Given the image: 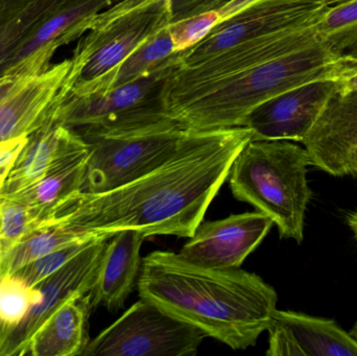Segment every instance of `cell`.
Listing matches in <instances>:
<instances>
[{
    "mask_svg": "<svg viewBox=\"0 0 357 356\" xmlns=\"http://www.w3.org/2000/svg\"><path fill=\"white\" fill-rule=\"evenodd\" d=\"M251 138L247 127L190 131L160 167L109 192L73 194L48 219L96 235L136 230L146 238H191Z\"/></svg>",
    "mask_w": 357,
    "mask_h": 356,
    "instance_id": "6da1fadb",
    "label": "cell"
},
{
    "mask_svg": "<svg viewBox=\"0 0 357 356\" xmlns=\"http://www.w3.org/2000/svg\"><path fill=\"white\" fill-rule=\"evenodd\" d=\"M136 286L140 298L233 350L255 346L278 301L274 288L256 274L202 267L169 251L142 258Z\"/></svg>",
    "mask_w": 357,
    "mask_h": 356,
    "instance_id": "7a4b0ae2",
    "label": "cell"
},
{
    "mask_svg": "<svg viewBox=\"0 0 357 356\" xmlns=\"http://www.w3.org/2000/svg\"><path fill=\"white\" fill-rule=\"evenodd\" d=\"M346 62L323 42L266 62L209 86L167 107V113L191 131L245 127L260 105L299 86L337 81Z\"/></svg>",
    "mask_w": 357,
    "mask_h": 356,
    "instance_id": "3957f363",
    "label": "cell"
},
{
    "mask_svg": "<svg viewBox=\"0 0 357 356\" xmlns=\"http://www.w3.org/2000/svg\"><path fill=\"white\" fill-rule=\"evenodd\" d=\"M305 148L287 140H253L241 148L229 173L233 196L268 215L281 238L301 244L312 192Z\"/></svg>",
    "mask_w": 357,
    "mask_h": 356,
    "instance_id": "277c9868",
    "label": "cell"
},
{
    "mask_svg": "<svg viewBox=\"0 0 357 356\" xmlns=\"http://www.w3.org/2000/svg\"><path fill=\"white\" fill-rule=\"evenodd\" d=\"M169 24V0H121L98 13L70 59V93L104 77Z\"/></svg>",
    "mask_w": 357,
    "mask_h": 356,
    "instance_id": "5b68a950",
    "label": "cell"
},
{
    "mask_svg": "<svg viewBox=\"0 0 357 356\" xmlns=\"http://www.w3.org/2000/svg\"><path fill=\"white\" fill-rule=\"evenodd\" d=\"M178 66L177 52L148 75L105 93L69 94L54 121L81 136L140 129L172 118L163 102V87Z\"/></svg>",
    "mask_w": 357,
    "mask_h": 356,
    "instance_id": "8992f818",
    "label": "cell"
},
{
    "mask_svg": "<svg viewBox=\"0 0 357 356\" xmlns=\"http://www.w3.org/2000/svg\"><path fill=\"white\" fill-rule=\"evenodd\" d=\"M190 131L169 118L131 131L82 136L89 146L82 192L100 194L139 179L169 160Z\"/></svg>",
    "mask_w": 357,
    "mask_h": 356,
    "instance_id": "52a82bcc",
    "label": "cell"
},
{
    "mask_svg": "<svg viewBox=\"0 0 357 356\" xmlns=\"http://www.w3.org/2000/svg\"><path fill=\"white\" fill-rule=\"evenodd\" d=\"M205 338L199 328L142 298L90 341L82 355L190 356Z\"/></svg>",
    "mask_w": 357,
    "mask_h": 356,
    "instance_id": "ba28073f",
    "label": "cell"
},
{
    "mask_svg": "<svg viewBox=\"0 0 357 356\" xmlns=\"http://www.w3.org/2000/svg\"><path fill=\"white\" fill-rule=\"evenodd\" d=\"M329 8L324 0H253L220 19L201 41L177 52L178 67L193 66L268 33L314 26Z\"/></svg>",
    "mask_w": 357,
    "mask_h": 356,
    "instance_id": "9c48e42d",
    "label": "cell"
},
{
    "mask_svg": "<svg viewBox=\"0 0 357 356\" xmlns=\"http://www.w3.org/2000/svg\"><path fill=\"white\" fill-rule=\"evenodd\" d=\"M71 60L50 65L46 70L17 79L0 94V144L29 137L54 121L69 95L67 81Z\"/></svg>",
    "mask_w": 357,
    "mask_h": 356,
    "instance_id": "30bf717a",
    "label": "cell"
},
{
    "mask_svg": "<svg viewBox=\"0 0 357 356\" xmlns=\"http://www.w3.org/2000/svg\"><path fill=\"white\" fill-rule=\"evenodd\" d=\"M115 0H67L59 6L37 29L0 62V79H20L46 70L61 46L82 37L92 19Z\"/></svg>",
    "mask_w": 357,
    "mask_h": 356,
    "instance_id": "8fae6325",
    "label": "cell"
},
{
    "mask_svg": "<svg viewBox=\"0 0 357 356\" xmlns=\"http://www.w3.org/2000/svg\"><path fill=\"white\" fill-rule=\"evenodd\" d=\"M273 225L274 222L259 211L202 222L178 254L202 267L238 269Z\"/></svg>",
    "mask_w": 357,
    "mask_h": 356,
    "instance_id": "7c38bea8",
    "label": "cell"
},
{
    "mask_svg": "<svg viewBox=\"0 0 357 356\" xmlns=\"http://www.w3.org/2000/svg\"><path fill=\"white\" fill-rule=\"evenodd\" d=\"M339 92L337 81H317L284 92L254 109L245 127L253 140L303 141L327 102Z\"/></svg>",
    "mask_w": 357,
    "mask_h": 356,
    "instance_id": "4fadbf2b",
    "label": "cell"
},
{
    "mask_svg": "<svg viewBox=\"0 0 357 356\" xmlns=\"http://www.w3.org/2000/svg\"><path fill=\"white\" fill-rule=\"evenodd\" d=\"M310 165L333 177L357 171V91L337 92L302 141Z\"/></svg>",
    "mask_w": 357,
    "mask_h": 356,
    "instance_id": "5bb4252c",
    "label": "cell"
},
{
    "mask_svg": "<svg viewBox=\"0 0 357 356\" xmlns=\"http://www.w3.org/2000/svg\"><path fill=\"white\" fill-rule=\"evenodd\" d=\"M110 238L92 242L66 265L36 286L39 290V301L31 307L24 321L10 336L4 356H20L33 332L60 305L75 295H87L91 292Z\"/></svg>",
    "mask_w": 357,
    "mask_h": 356,
    "instance_id": "9a60e30c",
    "label": "cell"
},
{
    "mask_svg": "<svg viewBox=\"0 0 357 356\" xmlns=\"http://www.w3.org/2000/svg\"><path fill=\"white\" fill-rule=\"evenodd\" d=\"M268 356H357V341L333 320L275 311Z\"/></svg>",
    "mask_w": 357,
    "mask_h": 356,
    "instance_id": "2e32d148",
    "label": "cell"
},
{
    "mask_svg": "<svg viewBox=\"0 0 357 356\" xmlns=\"http://www.w3.org/2000/svg\"><path fill=\"white\" fill-rule=\"evenodd\" d=\"M144 240L136 230H123L109 238L89 293L91 307H102L109 311L123 309L137 286L142 263L140 249Z\"/></svg>",
    "mask_w": 357,
    "mask_h": 356,
    "instance_id": "e0dca14e",
    "label": "cell"
},
{
    "mask_svg": "<svg viewBox=\"0 0 357 356\" xmlns=\"http://www.w3.org/2000/svg\"><path fill=\"white\" fill-rule=\"evenodd\" d=\"M85 146L87 142L77 131L50 121L27 137L0 190V196L26 189L41 180L56 161Z\"/></svg>",
    "mask_w": 357,
    "mask_h": 356,
    "instance_id": "ac0fdd59",
    "label": "cell"
},
{
    "mask_svg": "<svg viewBox=\"0 0 357 356\" xmlns=\"http://www.w3.org/2000/svg\"><path fill=\"white\" fill-rule=\"evenodd\" d=\"M90 295H75L58 307L33 332L20 356L83 355L89 341Z\"/></svg>",
    "mask_w": 357,
    "mask_h": 356,
    "instance_id": "d6986e66",
    "label": "cell"
},
{
    "mask_svg": "<svg viewBox=\"0 0 357 356\" xmlns=\"http://www.w3.org/2000/svg\"><path fill=\"white\" fill-rule=\"evenodd\" d=\"M89 146L63 157L41 180L26 189L6 198L14 199L36 210L45 217L48 211L73 194L83 190L87 169Z\"/></svg>",
    "mask_w": 357,
    "mask_h": 356,
    "instance_id": "ffe728a7",
    "label": "cell"
},
{
    "mask_svg": "<svg viewBox=\"0 0 357 356\" xmlns=\"http://www.w3.org/2000/svg\"><path fill=\"white\" fill-rule=\"evenodd\" d=\"M173 54L174 42L167 26L146 40L104 77L70 94L85 95L110 91L148 75Z\"/></svg>",
    "mask_w": 357,
    "mask_h": 356,
    "instance_id": "44dd1931",
    "label": "cell"
},
{
    "mask_svg": "<svg viewBox=\"0 0 357 356\" xmlns=\"http://www.w3.org/2000/svg\"><path fill=\"white\" fill-rule=\"evenodd\" d=\"M39 296L37 286H29L18 276L0 278V356H4L10 336L39 301Z\"/></svg>",
    "mask_w": 357,
    "mask_h": 356,
    "instance_id": "7402d4cb",
    "label": "cell"
},
{
    "mask_svg": "<svg viewBox=\"0 0 357 356\" xmlns=\"http://www.w3.org/2000/svg\"><path fill=\"white\" fill-rule=\"evenodd\" d=\"M321 41L343 56L357 46V0L331 6L316 24Z\"/></svg>",
    "mask_w": 357,
    "mask_h": 356,
    "instance_id": "603a6c76",
    "label": "cell"
},
{
    "mask_svg": "<svg viewBox=\"0 0 357 356\" xmlns=\"http://www.w3.org/2000/svg\"><path fill=\"white\" fill-rule=\"evenodd\" d=\"M40 211L14 199L0 196V259L39 228Z\"/></svg>",
    "mask_w": 357,
    "mask_h": 356,
    "instance_id": "cb8c5ba5",
    "label": "cell"
},
{
    "mask_svg": "<svg viewBox=\"0 0 357 356\" xmlns=\"http://www.w3.org/2000/svg\"><path fill=\"white\" fill-rule=\"evenodd\" d=\"M65 1L67 0H29L17 18L0 29V62L18 48Z\"/></svg>",
    "mask_w": 357,
    "mask_h": 356,
    "instance_id": "d4e9b609",
    "label": "cell"
},
{
    "mask_svg": "<svg viewBox=\"0 0 357 356\" xmlns=\"http://www.w3.org/2000/svg\"><path fill=\"white\" fill-rule=\"evenodd\" d=\"M104 238H110V236H104ZM100 238H98V240H100ZM96 240L73 245V246L65 247V248L48 253V254L43 255V256L23 265L12 275L18 276L19 278L24 280L29 286L33 288V286H38L40 282L43 281L48 276L61 269L63 265H66L73 257L81 253L86 247L89 246Z\"/></svg>",
    "mask_w": 357,
    "mask_h": 356,
    "instance_id": "484cf974",
    "label": "cell"
},
{
    "mask_svg": "<svg viewBox=\"0 0 357 356\" xmlns=\"http://www.w3.org/2000/svg\"><path fill=\"white\" fill-rule=\"evenodd\" d=\"M222 18V13L218 8L171 23L169 29L174 42V52H183L201 41Z\"/></svg>",
    "mask_w": 357,
    "mask_h": 356,
    "instance_id": "4316f807",
    "label": "cell"
},
{
    "mask_svg": "<svg viewBox=\"0 0 357 356\" xmlns=\"http://www.w3.org/2000/svg\"><path fill=\"white\" fill-rule=\"evenodd\" d=\"M228 0H169L171 23L177 22L202 13L218 10Z\"/></svg>",
    "mask_w": 357,
    "mask_h": 356,
    "instance_id": "83f0119b",
    "label": "cell"
},
{
    "mask_svg": "<svg viewBox=\"0 0 357 356\" xmlns=\"http://www.w3.org/2000/svg\"><path fill=\"white\" fill-rule=\"evenodd\" d=\"M26 141L27 137H23L0 144V190Z\"/></svg>",
    "mask_w": 357,
    "mask_h": 356,
    "instance_id": "f1b7e54d",
    "label": "cell"
},
{
    "mask_svg": "<svg viewBox=\"0 0 357 356\" xmlns=\"http://www.w3.org/2000/svg\"><path fill=\"white\" fill-rule=\"evenodd\" d=\"M29 0H0V29L20 15Z\"/></svg>",
    "mask_w": 357,
    "mask_h": 356,
    "instance_id": "f546056e",
    "label": "cell"
},
{
    "mask_svg": "<svg viewBox=\"0 0 357 356\" xmlns=\"http://www.w3.org/2000/svg\"><path fill=\"white\" fill-rule=\"evenodd\" d=\"M339 93L346 94L357 91V66H349L346 63L343 75L337 81Z\"/></svg>",
    "mask_w": 357,
    "mask_h": 356,
    "instance_id": "4dcf8cb0",
    "label": "cell"
},
{
    "mask_svg": "<svg viewBox=\"0 0 357 356\" xmlns=\"http://www.w3.org/2000/svg\"><path fill=\"white\" fill-rule=\"evenodd\" d=\"M347 223L348 226H349L352 231H354V235H356L357 240V210L350 213L349 217H348Z\"/></svg>",
    "mask_w": 357,
    "mask_h": 356,
    "instance_id": "1f68e13d",
    "label": "cell"
},
{
    "mask_svg": "<svg viewBox=\"0 0 357 356\" xmlns=\"http://www.w3.org/2000/svg\"><path fill=\"white\" fill-rule=\"evenodd\" d=\"M17 79H10V77H3V79H0V94L6 92L8 88L12 86V84L16 81Z\"/></svg>",
    "mask_w": 357,
    "mask_h": 356,
    "instance_id": "d6a6232c",
    "label": "cell"
},
{
    "mask_svg": "<svg viewBox=\"0 0 357 356\" xmlns=\"http://www.w3.org/2000/svg\"><path fill=\"white\" fill-rule=\"evenodd\" d=\"M345 59L348 62L357 66V46L346 52Z\"/></svg>",
    "mask_w": 357,
    "mask_h": 356,
    "instance_id": "836d02e7",
    "label": "cell"
},
{
    "mask_svg": "<svg viewBox=\"0 0 357 356\" xmlns=\"http://www.w3.org/2000/svg\"><path fill=\"white\" fill-rule=\"evenodd\" d=\"M324 1L328 6H337L348 3V2L354 1V0H324Z\"/></svg>",
    "mask_w": 357,
    "mask_h": 356,
    "instance_id": "e575fe53",
    "label": "cell"
},
{
    "mask_svg": "<svg viewBox=\"0 0 357 356\" xmlns=\"http://www.w3.org/2000/svg\"><path fill=\"white\" fill-rule=\"evenodd\" d=\"M352 336L357 341V320L356 324H354V328H352L351 332H350Z\"/></svg>",
    "mask_w": 357,
    "mask_h": 356,
    "instance_id": "d590c367",
    "label": "cell"
},
{
    "mask_svg": "<svg viewBox=\"0 0 357 356\" xmlns=\"http://www.w3.org/2000/svg\"><path fill=\"white\" fill-rule=\"evenodd\" d=\"M119 1H121V0H115L114 3H115V2H119Z\"/></svg>",
    "mask_w": 357,
    "mask_h": 356,
    "instance_id": "8d00e7d4",
    "label": "cell"
},
{
    "mask_svg": "<svg viewBox=\"0 0 357 356\" xmlns=\"http://www.w3.org/2000/svg\"><path fill=\"white\" fill-rule=\"evenodd\" d=\"M1 277H2V275H1V273H0V278H1Z\"/></svg>",
    "mask_w": 357,
    "mask_h": 356,
    "instance_id": "74e56055",
    "label": "cell"
},
{
    "mask_svg": "<svg viewBox=\"0 0 357 356\" xmlns=\"http://www.w3.org/2000/svg\"><path fill=\"white\" fill-rule=\"evenodd\" d=\"M356 176H357V171H356Z\"/></svg>",
    "mask_w": 357,
    "mask_h": 356,
    "instance_id": "f35d334b",
    "label": "cell"
}]
</instances>
